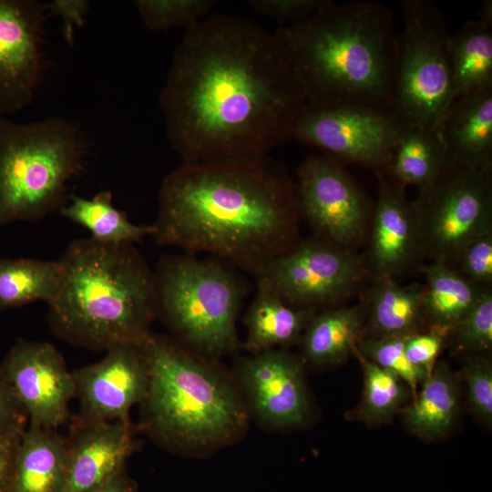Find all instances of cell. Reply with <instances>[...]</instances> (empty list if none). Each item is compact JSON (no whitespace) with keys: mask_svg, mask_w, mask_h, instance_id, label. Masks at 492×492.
I'll return each instance as SVG.
<instances>
[{"mask_svg":"<svg viewBox=\"0 0 492 492\" xmlns=\"http://www.w3.org/2000/svg\"><path fill=\"white\" fill-rule=\"evenodd\" d=\"M492 169L447 167L413 202L422 257L454 266L473 239L492 231Z\"/></svg>","mask_w":492,"mask_h":492,"instance_id":"9c48e42d","label":"cell"},{"mask_svg":"<svg viewBox=\"0 0 492 492\" xmlns=\"http://www.w3.org/2000/svg\"><path fill=\"white\" fill-rule=\"evenodd\" d=\"M67 440L56 430L27 427L15 455L7 492H64Z\"/></svg>","mask_w":492,"mask_h":492,"instance_id":"ffe728a7","label":"cell"},{"mask_svg":"<svg viewBox=\"0 0 492 492\" xmlns=\"http://www.w3.org/2000/svg\"><path fill=\"white\" fill-rule=\"evenodd\" d=\"M453 268L471 282L481 287H491L492 231L480 235L466 244Z\"/></svg>","mask_w":492,"mask_h":492,"instance_id":"e575fe53","label":"cell"},{"mask_svg":"<svg viewBox=\"0 0 492 492\" xmlns=\"http://www.w3.org/2000/svg\"><path fill=\"white\" fill-rule=\"evenodd\" d=\"M425 273L424 313L426 324L448 336L487 288L471 282L455 268L439 261H431Z\"/></svg>","mask_w":492,"mask_h":492,"instance_id":"d4e9b609","label":"cell"},{"mask_svg":"<svg viewBox=\"0 0 492 492\" xmlns=\"http://www.w3.org/2000/svg\"><path fill=\"white\" fill-rule=\"evenodd\" d=\"M366 318V302L316 313L301 339L303 363L324 367L344 361L363 338Z\"/></svg>","mask_w":492,"mask_h":492,"instance_id":"7402d4cb","label":"cell"},{"mask_svg":"<svg viewBox=\"0 0 492 492\" xmlns=\"http://www.w3.org/2000/svg\"><path fill=\"white\" fill-rule=\"evenodd\" d=\"M60 213L85 227L91 238L100 242L134 244L153 233L152 224L136 225L116 209L108 190L98 192L92 199L73 195L70 203L60 208Z\"/></svg>","mask_w":492,"mask_h":492,"instance_id":"83f0119b","label":"cell"},{"mask_svg":"<svg viewBox=\"0 0 492 492\" xmlns=\"http://www.w3.org/2000/svg\"><path fill=\"white\" fill-rule=\"evenodd\" d=\"M59 281L58 261L0 259V312L36 301L48 303Z\"/></svg>","mask_w":492,"mask_h":492,"instance_id":"f1b7e54d","label":"cell"},{"mask_svg":"<svg viewBox=\"0 0 492 492\" xmlns=\"http://www.w3.org/2000/svg\"><path fill=\"white\" fill-rule=\"evenodd\" d=\"M106 352L100 361L72 372L79 423L129 419L130 409L147 395L149 371L140 344L120 343Z\"/></svg>","mask_w":492,"mask_h":492,"instance_id":"5bb4252c","label":"cell"},{"mask_svg":"<svg viewBox=\"0 0 492 492\" xmlns=\"http://www.w3.org/2000/svg\"><path fill=\"white\" fill-rule=\"evenodd\" d=\"M470 408L486 425L492 424V364L486 357L474 356L462 370Z\"/></svg>","mask_w":492,"mask_h":492,"instance_id":"836d02e7","label":"cell"},{"mask_svg":"<svg viewBox=\"0 0 492 492\" xmlns=\"http://www.w3.org/2000/svg\"><path fill=\"white\" fill-rule=\"evenodd\" d=\"M28 417L15 389L0 369V433L23 434Z\"/></svg>","mask_w":492,"mask_h":492,"instance_id":"74e56055","label":"cell"},{"mask_svg":"<svg viewBox=\"0 0 492 492\" xmlns=\"http://www.w3.org/2000/svg\"><path fill=\"white\" fill-rule=\"evenodd\" d=\"M46 5L47 12L58 15L62 19L65 38L68 44H72L75 29L85 24L89 2L87 0H54Z\"/></svg>","mask_w":492,"mask_h":492,"instance_id":"f35d334b","label":"cell"},{"mask_svg":"<svg viewBox=\"0 0 492 492\" xmlns=\"http://www.w3.org/2000/svg\"><path fill=\"white\" fill-rule=\"evenodd\" d=\"M154 281L157 316L188 349L207 358L240 350L236 320L248 287L236 272L190 253L168 255Z\"/></svg>","mask_w":492,"mask_h":492,"instance_id":"8992f818","label":"cell"},{"mask_svg":"<svg viewBox=\"0 0 492 492\" xmlns=\"http://www.w3.org/2000/svg\"><path fill=\"white\" fill-rule=\"evenodd\" d=\"M273 34L306 104L391 109L397 35L388 6L333 1Z\"/></svg>","mask_w":492,"mask_h":492,"instance_id":"3957f363","label":"cell"},{"mask_svg":"<svg viewBox=\"0 0 492 492\" xmlns=\"http://www.w3.org/2000/svg\"><path fill=\"white\" fill-rule=\"evenodd\" d=\"M58 261L59 286L47 303L55 335L96 351L144 341L157 317L154 272L134 244L77 239Z\"/></svg>","mask_w":492,"mask_h":492,"instance_id":"277c9868","label":"cell"},{"mask_svg":"<svg viewBox=\"0 0 492 492\" xmlns=\"http://www.w3.org/2000/svg\"><path fill=\"white\" fill-rule=\"evenodd\" d=\"M365 302L369 336H408L427 325L422 284L401 285L394 279H374Z\"/></svg>","mask_w":492,"mask_h":492,"instance_id":"603a6c76","label":"cell"},{"mask_svg":"<svg viewBox=\"0 0 492 492\" xmlns=\"http://www.w3.org/2000/svg\"><path fill=\"white\" fill-rule=\"evenodd\" d=\"M0 369L22 403L29 427L56 430L67 420L75 382L55 346L19 339Z\"/></svg>","mask_w":492,"mask_h":492,"instance_id":"4fadbf2b","label":"cell"},{"mask_svg":"<svg viewBox=\"0 0 492 492\" xmlns=\"http://www.w3.org/2000/svg\"><path fill=\"white\" fill-rule=\"evenodd\" d=\"M379 189L370 219L367 270L374 279H394L417 264L422 251L413 202L405 186L378 174Z\"/></svg>","mask_w":492,"mask_h":492,"instance_id":"e0dca14e","label":"cell"},{"mask_svg":"<svg viewBox=\"0 0 492 492\" xmlns=\"http://www.w3.org/2000/svg\"><path fill=\"white\" fill-rule=\"evenodd\" d=\"M333 0H251L249 5L258 15L276 21L277 27L303 21L316 14Z\"/></svg>","mask_w":492,"mask_h":492,"instance_id":"d590c367","label":"cell"},{"mask_svg":"<svg viewBox=\"0 0 492 492\" xmlns=\"http://www.w3.org/2000/svg\"><path fill=\"white\" fill-rule=\"evenodd\" d=\"M367 272L353 251L319 239L298 241L256 278L297 308L333 307L351 296Z\"/></svg>","mask_w":492,"mask_h":492,"instance_id":"30bf717a","label":"cell"},{"mask_svg":"<svg viewBox=\"0 0 492 492\" xmlns=\"http://www.w3.org/2000/svg\"><path fill=\"white\" fill-rule=\"evenodd\" d=\"M85 155L83 136L68 120L0 118V226L36 221L60 209Z\"/></svg>","mask_w":492,"mask_h":492,"instance_id":"52a82bcc","label":"cell"},{"mask_svg":"<svg viewBox=\"0 0 492 492\" xmlns=\"http://www.w3.org/2000/svg\"><path fill=\"white\" fill-rule=\"evenodd\" d=\"M303 361L284 349L240 359L236 372L255 417L272 429L302 425L310 415Z\"/></svg>","mask_w":492,"mask_h":492,"instance_id":"9a60e30c","label":"cell"},{"mask_svg":"<svg viewBox=\"0 0 492 492\" xmlns=\"http://www.w3.org/2000/svg\"><path fill=\"white\" fill-rule=\"evenodd\" d=\"M134 483L122 470L94 492H135Z\"/></svg>","mask_w":492,"mask_h":492,"instance_id":"60d3db41","label":"cell"},{"mask_svg":"<svg viewBox=\"0 0 492 492\" xmlns=\"http://www.w3.org/2000/svg\"><path fill=\"white\" fill-rule=\"evenodd\" d=\"M406 336L362 338L355 350L378 366L397 374L415 396L416 387L428 376V373L413 365L406 358Z\"/></svg>","mask_w":492,"mask_h":492,"instance_id":"1f68e13d","label":"cell"},{"mask_svg":"<svg viewBox=\"0 0 492 492\" xmlns=\"http://www.w3.org/2000/svg\"><path fill=\"white\" fill-rule=\"evenodd\" d=\"M459 351L480 354L492 347V291L485 290L473 309L448 333ZM447 336V337H448Z\"/></svg>","mask_w":492,"mask_h":492,"instance_id":"d6a6232c","label":"cell"},{"mask_svg":"<svg viewBox=\"0 0 492 492\" xmlns=\"http://www.w3.org/2000/svg\"><path fill=\"white\" fill-rule=\"evenodd\" d=\"M183 163L267 157L293 138L306 100L273 32L213 14L185 30L159 96Z\"/></svg>","mask_w":492,"mask_h":492,"instance_id":"6da1fadb","label":"cell"},{"mask_svg":"<svg viewBox=\"0 0 492 492\" xmlns=\"http://www.w3.org/2000/svg\"><path fill=\"white\" fill-rule=\"evenodd\" d=\"M143 24L152 31L185 30L200 22L217 5L216 0H136Z\"/></svg>","mask_w":492,"mask_h":492,"instance_id":"4dcf8cb0","label":"cell"},{"mask_svg":"<svg viewBox=\"0 0 492 492\" xmlns=\"http://www.w3.org/2000/svg\"><path fill=\"white\" fill-rule=\"evenodd\" d=\"M459 407V386L446 362L435 364L414 401L402 409L407 428L424 439H436L453 428Z\"/></svg>","mask_w":492,"mask_h":492,"instance_id":"cb8c5ba5","label":"cell"},{"mask_svg":"<svg viewBox=\"0 0 492 492\" xmlns=\"http://www.w3.org/2000/svg\"><path fill=\"white\" fill-rule=\"evenodd\" d=\"M46 5L35 0H0V115L15 114L35 96L43 67Z\"/></svg>","mask_w":492,"mask_h":492,"instance_id":"2e32d148","label":"cell"},{"mask_svg":"<svg viewBox=\"0 0 492 492\" xmlns=\"http://www.w3.org/2000/svg\"><path fill=\"white\" fill-rule=\"evenodd\" d=\"M447 168L444 144L434 127L401 128L385 175L419 190L431 185Z\"/></svg>","mask_w":492,"mask_h":492,"instance_id":"484cf974","label":"cell"},{"mask_svg":"<svg viewBox=\"0 0 492 492\" xmlns=\"http://www.w3.org/2000/svg\"><path fill=\"white\" fill-rule=\"evenodd\" d=\"M341 163L324 154L307 158L298 169L295 193L300 216L316 239L353 251L364 240L372 213Z\"/></svg>","mask_w":492,"mask_h":492,"instance_id":"7c38bea8","label":"cell"},{"mask_svg":"<svg viewBox=\"0 0 492 492\" xmlns=\"http://www.w3.org/2000/svg\"><path fill=\"white\" fill-rule=\"evenodd\" d=\"M450 67L452 104L492 87V26L470 20L451 35Z\"/></svg>","mask_w":492,"mask_h":492,"instance_id":"4316f807","label":"cell"},{"mask_svg":"<svg viewBox=\"0 0 492 492\" xmlns=\"http://www.w3.org/2000/svg\"><path fill=\"white\" fill-rule=\"evenodd\" d=\"M364 374V394L355 412L356 419L369 425L390 421L401 411L408 391L406 384L395 373L382 368L355 349Z\"/></svg>","mask_w":492,"mask_h":492,"instance_id":"f546056e","label":"cell"},{"mask_svg":"<svg viewBox=\"0 0 492 492\" xmlns=\"http://www.w3.org/2000/svg\"><path fill=\"white\" fill-rule=\"evenodd\" d=\"M139 344L149 371L141 423L155 441L188 455L222 447L243 433L246 402L207 357L152 333Z\"/></svg>","mask_w":492,"mask_h":492,"instance_id":"5b68a950","label":"cell"},{"mask_svg":"<svg viewBox=\"0 0 492 492\" xmlns=\"http://www.w3.org/2000/svg\"><path fill=\"white\" fill-rule=\"evenodd\" d=\"M436 128L447 167L492 169V87L456 99Z\"/></svg>","mask_w":492,"mask_h":492,"instance_id":"d6986e66","label":"cell"},{"mask_svg":"<svg viewBox=\"0 0 492 492\" xmlns=\"http://www.w3.org/2000/svg\"><path fill=\"white\" fill-rule=\"evenodd\" d=\"M158 200V244L210 252L255 278L298 242L294 182L268 156L183 163L165 177Z\"/></svg>","mask_w":492,"mask_h":492,"instance_id":"7a4b0ae2","label":"cell"},{"mask_svg":"<svg viewBox=\"0 0 492 492\" xmlns=\"http://www.w3.org/2000/svg\"><path fill=\"white\" fill-rule=\"evenodd\" d=\"M23 434L0 433V492L8 491L15 455Z\"/></svg>","mask_w":492,"mask_h":492,"instance_id":"ab89813d","label":"cell"},{"mask_svg":"<svg viewBox=\"0 0 492 492\" xmlns=\"http://www.w3.org/2000/svg\"><path fill=\"white\" fill-rule=\"evenodd\" d=\"M130 419L76 421L67 440V478L64 492H94L124 470L134 450Z\"/></svg>","mask_w":492,"mask_h":492,"instance_id":"ac0fdd59","label":"cell"},{"mask_svg":"<svg viewBox=\"0 0 492 492\" xmlns=\"http://www.w3.org/2000/svg\"><path fill=\"white\" fill-rule=\"evenodd\" d=\"M256 281V296L243 318L247 338L241 347L255 354L300 341L317 310L291 306L263 279Z\"/></svg>","mask_w":492,"mask_h":492,"instance_id":"44dd1931","label":"cell"},{"mask_svg":"<svg viewBox=\"0 0 492 492\" xmlns=\"http://www.w3.org/2000/svg\"><path fill=\"white\" fill-rule=\"evenodd\" d=\"M400 7L391 109L402 127H434L452 105L451 34L433 1L402 0Z\"/></svg>","mask_w":492,"mask_h":492,"instance_id":"ba28073f","label":"cell"},{"mask_svg":"<svg viewBox=\"0 0 492 492\" xmlns=\"http://www.w3.org/2000/svg\"><path fill=\"white\" fill-rule=\"evenodd\" d=\"M401 124L391 109L305 105L293 138L343 162L384 174L390 165Z\"/></svg>","mask_w":492,"mask_h":492,"instance_id":"8fae6325","label":"cell"},{"mask_svg":"<svg viewBox=\"0 0 492 492\" xmlns=\"http://www.w3.org/2000/svg\"><path fill=\"white\" fill-rule=\"evenodd\" d=\"M477 19L485 25L492 26V1L491 0H486L483 2Z\"/></svg>","mask_w":492,"mask_h":492,"instance_id":"b9f144b4","label":"cell"},{"mask_svg":"<svg viewBox=\"0 0 492 492\" xmlns=\"http://www.w3.org/2000/svg\"><path fill=\"white\" fill-rule=\"evenodd\" d=\"M447 338V333L429 328L406 336L405 353L415 366L431 373Z\"/></svg>","mask_w":492,"mask_h":492,"instance_id":"8d00e7d4","label":"cell"}]
</instances>
